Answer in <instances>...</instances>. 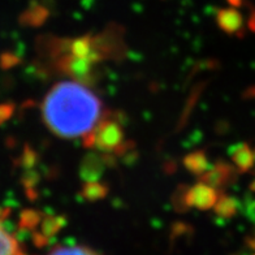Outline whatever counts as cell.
Instances as JSON below:
<instances>
[{"mask_svg":"<svg viewBox=\"0 0 255 255\" xmlns=\"http://www.w3.org/2000/svg\"><path fill=\"white\" fill-rule=\"evenodd\" d=\"M42 115L54 134L61 138L86 137L101 123L102 103L80 82L64 81L47 93Z\"/></svg>","mask_w":255,"mask_h":255,"instance_id":"cell-1","label":"cell"},{"mask_svg":"<svg viewBox=\"0 0 255 255\" xmlns=\"http://www.w3.org/2000/svg\"><path fill=\"white\" fill-rule=\"evenodd\" d=\"M124 141V131L121 125L114 120H103L86 135L85 143L88 147H97L106 152L118 151Z\"/></svg>","mask_w":255,"mask_h":255,"instance_id":"cell-2","label":"cell"},{"mask_svg":"<svg viewBox=\"0 0 255 255\" xmlns=\"http://www.w3.org/2000/svg\"><path fill=\"white\" fill-rule=\"evenodd\" d=\"M218 199L219 197L216 189L203 181L195 184L185 193L186 206H191V207L202 210V211L215 207Z\"/></svg>","mask_w":255,"mask_h":255,"instance_id":"cell-3","label":"cell"},{"mask_svg":"<svg viewBox=\"0 0 255 255\" xmlns=\"http://www.w3.org/2000/svg\"><path fill=\"white\" fill-rule=\"evenodd\" d=\"M0 255H26L5 224V214L0 210Z\"/></svg>","mask_w":255,"mask_h":255,"instance_id":"cell-4","label":"cell"},{"mask_svg":"<svg viewBox=\"0 0 255 255\" xmlns=\"http://www.w3.org/2000/svg\"><path fill=\"white\" fill-rule=\"evenodd\" d=\"M216 21H218L220 29L228 34L239 33L244 26V18H242L241 13L233 8L219 10Z\"/></svg>","mask_w":255,"mask_h":255,"instance_id":"cell-5","label":"cell"},{"mask_svg":"<svg viewBox=\"0 0 255 255\" xmlns=\"http://www.w3.org/2000/svg\"><path fill=\"white\" fill-rule=\"evenodd\" d=\"M231 158L233 164L241 172H248L255 164V155L250 146L246 143H239L231 150Z\"/></svg>","mask_w":255,"mask_h":255,"instance_id":"cell-6","label":"cell"},{"mask_svg":"<svg viewBox=\"0 0 255 255\" xmlns=\"http://www.w3.org/2000/svg\"><path fill=\"white\" fill-rule=\"evenodd\" d=\"M232 177H233V168L224 164V163L223 164L220 163V164L214 165L207 172H205L202 175V181L211 185L214 188H218V186L228 184Z\"/></svg>","mask_w":255,"mask_h":255,"instance_id":"cell-7","label":"cell"},{"mask_svg":"<svg viewBox=\"0 0 255 255\" xmlns=\"http://www.w3.org/2000/svg\"><path fill=\"white\" fill-rule=\"evenodd\" d=\"M94 61L90 59H82V57L71 56L68 60L67 71L77 78L78 81H86L91 74V67Z\"/></svg>","mask_w":255,"mask_h":255,"instance_id":"cell-8","label":"cell"},{"mask_svg":"<svg viewBox=\"0 0 255 255\" xmlns=\"http://www.w3.org/2000/svg\"><path fill=\"white\" fill-rule=\"evenodd\" d=\"M71 54L72 56L90 59L93 61L98 59L97 52L94 50V43L89 37H82L73 40V43L71 44Z\"/></svg>","mask_w":255,"mask_h":255,"instance_id":"cell-9","label":"cell"},{"mask_svg":"<svg viewBox=\"0 0 255 255\" xmlns=\"http://www.w3.org/2000/svg\"><path fill=\"white\" fill-rule=\"evenodd\" d=\"M185 167L188 168V171L195 175H203L207 172L208 168V159L203 151H195L193 154H189L184 160Z\"/></svg>","mask_w":255,"mask_h":255,"instance_id":"cell-10","label":"cell"},{"mask_svg":"<svg viewBox=\"0 0 255 255\" xmlns=\"http://www.w3.org/2000/svg\"><path fill=\"white\" fill-rule=\"evenodd\" d=\"M214 208H215L216 215H219L223 219H229L237 214L239 205H237V201H236V199L224 195V197L218 199V202H216V205Z\"/></svg>","mask_w":255,"mask_h":255,"instance_id":"cell-11","label":"cell"},{"mask_svg":"<svg viewBox=\"0 0 255 255\" xmlns=\"http://www.w3.org/2000/svg\"><path fill=\"white\" fill-rule=\"evenodd\" d=\"M65 224V219L61 218V216H47L42 222V232L40 235L44 236L46 239L48 237H52L60 231L61 228Z\"/></svg>","mask_w":255,"mask_h":255,"instance_id":"cell-12","label":"cell"},{"mask_svg":"<svg viewBox=\"0 0 255 255\" xmlns=\"http://www.w3.org/2000/svg\"><path fill=\"white\" fill-rule=\"evenodd\" d=\"M82 195L88 201L103 199L107 195V188L104 185L99 184L98 181H89L85 184L84 189H82Z\"/></svg>","mask_w":255,"mask_h":255,"instance_id":"cell-13","label":"cell"},{"mask_svg":"<svg viewBox=\"0 0 255 255\" xmlns=\"http://www.w3.org/2000/svg\"><path fill=\"white\" fill-rule=\"evenodd\" d=\"M47 255H101L86 246H56Z\"/></svg>","mask_w":255,"mask_h":255,"instance_id":"cell-14","label":"cell"},{"mask_svg":"<svg viewBox=\"0 0 255 255\" xmlns=\"http://www.w3.org/2000/svg\"><path fill=\"white\" fill-rule=\"evenodd\" d=\"M102 167L99 165V160L98 159H88L86 160V163H85L84 165H82V176L85 177V180H88L89 181H91V176L93 177H95V180H97L98 177V171H101Z\"/></svg>","mask_w":255,"mask_h":255,"instance_id":"cell-15","label":"cell"},{"mask_svg":"<svg viewBox=\"0 0 255 255\" xmlns=\"http://www.w3.org/2000/svg\"><path fill=\"white\" fill-rule=\"evenodd\" d=\"M249 25L252 27V30L255 31V14H253V16L250 17V22H249Z\"/></svg>","mask_w":255,"mask_h":255,"instance_id":"cell-16","label":"cell"},{"mask_svg":"<svg viewBox=\"0 0 255 255\" xmlns=\"http://www.w3.org/2000/svg\"><path fill=\"white\" fill-rule=\"evenodd\" d=\"M249 246H250V248L254 249V250H255V236H254V237H253L252 240H250V241H249Z\"/></svg>","mask_w":255,"mask_h":255,"instance_id":"cell-17","label":"cell"},{"mask_svg":"<svg viewBox=\"0 0 255 255\" xmlns=\"http://www.w3.org/2000/svg\"><path fill=\"white\" fill-rule=\"evenodd\" d=\"M250 189H252L253 191H255V180L252 182V185H250Z\"/></svg>","mask_w":255,"mask_h":255,"instance_id":"cell-18","label":"cell"},{"mask_svg":"<svg viewBox=\"0 0 255 255\" xmlns=\"http://www.w3.org/2000/svg\"><path fill=\"white\" fill-rule=\"evenodd\" d=\"M254 255H255V254H254Z\"/></svg>","mask_w":255,"mask_h":255,"instance_id":"cell-19","label":"cell"}]
</instances>
